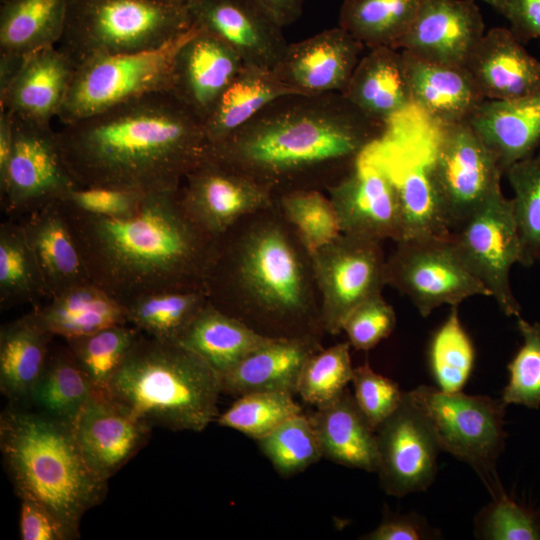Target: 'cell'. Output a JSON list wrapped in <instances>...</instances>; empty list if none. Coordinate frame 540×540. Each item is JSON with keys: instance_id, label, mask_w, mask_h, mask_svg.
<instances>
[{"instance_id": "cell-34", "label": "cell", "mask_w": 540, "mask_h": 540, "mask_svg": "<svg viewBox=\"0 0 540 540\" xmlns=\"http://www.w3.org/2000/svg\"><path fill=\"white\" fill-rule=\"evenodd\" d=\"M270 338L208 300L178 342L200 356L220 377Z\"/></svg>"}, {"instance_id": "cell-22", "label": "cell", "mask_w": 540, "mask_h": 540, "mask_svg": "<svg viewBox=\"0 0 540 540\" xmlns=\"http://www.w3.org/2000/svg\"><path fill=\"white\" fill-rule=\"evenodd\" d=\"M243 65L223 41L195 27L175 56L169 92L204 123Z\"/></svg>"}, {"instance_id": "cell-7", "label": "cell", "mask_w": 540, "mask_h": 540, "mask_svg": "<svg viewBox=\"0 0 540 540\" xmlns=\"http://www.w3.org/2000/svg\"><path fill=\"white\" fill-rule=\"evenodd\" d=\"M191 27L186 6L166 0H68L61 49L77 66L96 55L161 47Z\"/></svg>"}, {"instance_id": "cell-36", "label": "cell", "mask_w": 540, "mask_h": 540, "mask_svg": "<svg viewBox=\"0 0 540 540\" xmlns=\"http://www.w3.org/2000/svg\"><path fill=\"white\" fill-rule=\"evenodd\" d=\"M68 0H2L0 53L27 57L54 46L65 31Z\"/></svg>"}, {"instance_id": "cell-41", "label": "cell", "mask_w": 540, "mask_h": 540, "mask_svg": "<svg viewBox=\"0 0 540 540\" xmlns=\"http://www.w3.org/2000/svg\"><path fill=\"white\" fill-rule=\"evenodd\" d=\"M141 334L134 326L121 324L65 341L93 392L107 395L110 381Z\"/></svg>"}, {"instance_id": "cell-24", "label": "cell", "mask_w": 540, "mask_h": 540, "mask_svg": "<svg viewBox=\"0 0 540 540\" xmlns=\"http://www.w3.org/2000/svg\"><path fill=\"white\" fill-rule=\"evenodd\" d=\"M412 107L437 127L467 122L485 100L465 67L429 62L401 50Z\"/></svg>"}, {"instance_id": "cell-21", "label": "cell", "mask_w": 540, "mask_h": 540, "mask_svg": "<svg viewBox=\"0 0 540 540\" xmlns=\"http://www.w3.org/2000/svg\"><path fill=\"white\" fill-rule=\"evenodd\" d=\"M71 427L86 462L107 481L146 445L152 431L108 395L97 393Z\"/></svg>"}, {"instance_id": "cell-32", "label": "cell", "mask_w": 540, "mask_h": 540, "mask_svg": "<svg viewBox=\"0 0 540 540\" xmlns=\"http://www.w3.org/2000/svg\"><path fill=\"white\" fill-rule=\"evenodd\" d=\"M52 338L34 310L1 326L0 390L9 403L29 405L46 368Z\"/></svg>"}, {"instance_id": "cell-27", "label": "cell", "mask_w": 540, "mask_h": 540, "mask_svg": "<svg viewBox=\"0 0 540 540\" xmlns=\"http://www.w3.org/2000/svg\"><path fill=\"white\" fill-rule=\"evenodd\" d=\"M342 95L384 128L409 111L412 101L401 50L369 49L359 60Z\"/></svg>"}, {"instance_id": "cell-9", "label": "cell", "mask_w": 540, "mask_h": 540, "mask_svg": "<svg viewBox=\"0 0 540 540\" xmlns=\"http://www.w3.org/2000/svg\"><path fill=\"white\" fill-rule=\"evenodd\" d=\"M194 30L192 26L155 49L96 55L79 63L57 117L68 125L132 99L170 91L175 56Z\"/></svg>"}, {"instance_id": "cell-23", "label": "cell", "mask_w": 540, "mask_h": 540, "mask_svg": "<svg viewBox=\"0 0 540 540\" xmlns=\"http://www.w3.org/2000/svg\"><path fill=\"white\" fill-rule=\"evenodd\" d=\"M465 68L484 99L512 100L540 92V60L509 28L484 33Z\"/></svg>"}, {"instance_id": "cell-54", "label": "cell", "mask_w": 540, "mask_h": 540, "mask_svg": "<svg viewBox=\"0 0 540 540\" xmlns=\"http://www.w3.org/2000/svg\"><path fill=\"white\" fill-rule=\"evenodd\" d=\"M440 537L438 529L431 527L423 516L411 512L398 514L385 511L380 524L360 537L364 540H428Z\"/></svg>"}, {"instance_id": "cell-51", "label": "cell", "mask_w": 540, "mask_h": 540, "mask_svg": "<svg viewBox=\"0 0 540 540\" xmlns=\"http://www.w3.org/2000/svg\"><path fill=\"white\" fill-rule=\"evenodd\" d=\"M395 326V311L380 293L357 306L346 318L342 331L351 347L368 351L387 338Z\"/></svg>"}, {"instance_id": "cell-52", "label": "cell", "mask_w": 540, "mask_h": 540, "mask_svg": "<svg viewBox=\"0 0 540 540\" xmlns=\"http://www.w3.org/2000/svg\"><path fill=\"white\" fill-rule=\"evenodd\" d=\"M146 194L105 186H75L58 201L92 216L118 218L135 213Z\"/></svg>"}, {"instance_id": "cell-8", "label": "cell", "mask_w": 540, "mask_h": 540, "mask_svg": "<svg viewBox=\"0 0 540 540\" xmlns=\"http://www.w3.org/2000/svg\"><path fill=\"white\" fill-rule=\"evenodd\" d=\"M406 394L426 419L440 451L470 465L492 497L502 493L496 462L505 446L507 404L502 399L445 392L428 385Z\"/></svg>"}, {"instance_id": "cell-18", "label": "cell", "mask_w": 540, "mask_h": 540, "mask_svg": "<svg viewBox=\"0 0 540 540\" xmlns=\"http://www.w3.org/2000/svg\"><path fill=\"white\" fill-rule=\"evenodd\" d=\"M192 26L228 45L245 65L274 71L288 42L283 27L258 0H191Z\"/></svg>"}, {"instance_id": "cell-49", "label": "cell", "mask_w": 540, "mask_h": 540, "mask_svg": "<svg viewBox=\"0 0 540 540\" xmlns=\"http://www.w3.org/2000/svg\"><path fill=\"white\" fill-rule=\"evenodd\" d=\"M475 535L485 540H540V512L503 491L477 514Z\"/></svg>"}, {"instance_id": "cell-31", "label": "cell", "mask_w": 540, "mask_h": 540, "mask_svg": "<svg viewBox=\"0 0 540 540\" xmlns=\"http://www.w3.org/2000/svg\"><path fill=\"white\" fill-rule=\"evenodd\" d=\"M322 458L366 472L378 471L376 430L359 408L352 393L344 392L308 415Z\"/></svg>"}, {"instance_id": "cell-53", "label": "cell", "mask_w": 540, "mask_h": 540, "mask_svg": "<svg viewBox=\"0 0 540 540\" xmlns=\"http://www.w3.org/2000/svg\"><path fill=\"white\" fill-rule=\"evenodd\" d=\"M19 531L22 540H74L80 533L62 521L45 505L20 498Z\"/></svg>"}, {"instance_id": "cell-1", "label": "cell", "mask_w": 540, "mask_h": 540, "mask_svg": "<svg viewBox=\"0 0 540 540\" xmlns=\"http://www.w3.org/2000/svg\"><path fill=\"white\" fill-rule=\"evenodd\" d=\"M77 186L178 190L208 152L203 122L169 91L150 93L57 132Z\"/></svg>"}, {"instance_id": "cell-44", "label": "cell", "mask_w": 540, "mask_h": 540, "mask_svg": "<svg viewBox=\"0 0 540 540\" xmlns=\"http://www.w3.org/2000/svg\"><path fill=\"white\" fill-rule=\"evenodd\" d=\"M473 343L459 319L457 306L434 333L429 346V364L437 388L462 391L474 366Z\"/></svg>"}, {"instance_id": "cell-15", "label": "cell", "mask_w": 540, "mask_h": 540, "mask_svg": "<svg viewBox=\"0 0 540 540\" xmlns=\"http://www.w3.org/2000/svg\"><path fill=\"white\" fill-rule=\"evenodd\" d=\"M179 196L190 219L214 239L276 202L268 188L208 152L184 177Z\"/></svg>"}, {"instance_id": "cell-43", "label": "cell", "mask_w": 540, "mask_h": 540, "mask_svg": "<svg viewBox=\"0 0 540 540\" xmlns=\"http://www.w3.org/2000/svg\"><path fill=\"white\" fill-rule=\"evenodd\" d=\"M513 190V215L521 245L520 264L540 262V152L511 165L505 173Z\"/></svg>"}, {"instance_id": "cell-57", "label": "cell", "mask_w": 540, "mask_h": 540, "mask_svg": "<svg viewBox=\"0 0 540 540\" xmlns=\"http://www.w3.org/2000/svg\"><path fill=\"white\" fill-rule=\"evenodd\" d=\"M284 28L297 21L305 0H258Z\"/></svg>"}, {"instance_id": "cell-56", "label": "cell", "mask_w": 540, "mask_h": 540, "mask_svg": "<svg viewBox=\"0 0 540 540\" xmlns=\"http://www.w3.org/2000/svg\"><path fill=\"white\" fill-rule=\"evenodd\" d=\"M14 146V117L6 110L0 109V182L6 176Z\"/></svg>"}, {"instance_id": "cell-20", "label": "cell", "mask_w": 540, "mask_h": 540, "mask_svg": "<svg viewBox=\"0 0 540 540\" xmlns=\"http://www.w3.org/2000/svg\"><path fill=\"white\" fill-rule=\"evenodd\" d=\"M484 33L475 0H423L397 49L429 62L465 67Z\"/></svg>"}, {"instance_id": "cell-17", "label": "cell", "mask_w": 540, "mask_h": 540, "mask_svg": "<svg viewBox=\"0 0 540 540\" xmlns=\"http://www.w3.org/2000/svg\"><path fill=\"white\" fill-rule=\"evenodd\" d=\"M378 475L394 497L427 490L437 473L440 451L434 435L406 392L398 408L376 429Z\"/></svg>"}, {"instance_id": "cell-58", "label": "cell", "mask_w": 540, "mask_h": 540, "mask_svg": "<svg viewBox=\"0 0 540 540\" xmlns=\"http://www.w3.org/2000/svg\"><path fill=\"white\" fill-rule=\"evenodd\" d=\"M166 1L177 4V5L185 6L191 0H166Z\"/></svg>"}, {"instance_id": "cell-46", "label": "cell", "mask_w": 540, "mask_h": 540, "mask_svg": "<svg viewBox=\"0 0 540 540\" xmlns=\"http://www.w3.org/2000/svg\"><path fill=\"white\" fill-rule=\"evenodd\" d=\"M302 413L294 395L285 392L260 391L241 395L216 421L258 440L287 419Z\"/></svg>"}, {"instance_id": "cell-16", "label": "cell", "mask_w": 540, "mask_h": 540, "mask_svg": "<svg viewBox=\"0 0 540 540\" xmlns=\"http://www.w3.org/2000/svg\"><path fill=\"white\" fill-rule=\"evenodd\" d=\"M341 232L379 242L402 237L396 184L390 173L364 153L326 189Z\"/></svg>"}, {"instance_id": "cell-25", "label": "cell", "mask_w": 540, "mask_h": 540, "mask_svg": "<svg viewBox=\"0 0 540 540\" xmlns=\"http://www.w3.org/2000/svg\"><path fill=\"white\" fill-rule=\"evenodd\" d=\"M76 65L54 46L36 51L0 93V109L44 125L57 117L71 86Z\"/></svg>"}, {"instance_id": "cell-45", "label": "cell", "mask_w": 540, "mask_h": 540, "mask_svg": "<svg viewBox=\"0 0 540 540\" xmlns=\"http://www.w3.org/2000/svg\"><path fill=\"white\" fill-rule=\"evenodd\" d=\"M261 453L282 477L302 473L322 458L308 415L297 414L257 440Z\"/></svg>"}, {"instance_id": "cell-38", "label": "cell", "mask_w": 540, "mask_h": 540, "mask_svg": "<svg viewBox=\"0 0 540 540\" xmlns=\"http://www.w3.org/2000/svg\"><path fill=\"white\" fill-rule=\"evenodd\" d=\"M422 1L343 0L339 26L368 49H397Z\"/></svg>"}, {"instance_id": "cell-37", "label": "cell", "mask_w": 540, "mask_h": 540, "mask_svg": "<svg viewBox=\"0 0 540 540\" xmlns=\"http://www.w3.org/2000/svg\"><path fill=\"white\" fill-rule=\"evenodd\" d=\"M48 298L43 276L20 220L0 225V307L31 304Z\"/></svg>"}, {"instance_id": "cell-40", "label": "cell", "mask_w": 540, "mask_h": 540, "mask_svg": "<svg viewBox=\"0 0 540 540\" xmlns=\"http://www.w3.org/2000/svg\"><path fill=\"white\" fill-rule=\"evenodd\" d=\"M93 389L67 345L51 348L46 368L29 405L72 425L93 395Z\"/></svg>"}, {"instance_id": "cell-35", "label": "cell", "mask_w": 540, "mask_h": 540, "mask_svg": "<svg viewBox=\"0 0 540 540\" xmlns=\"http://www.w3.org/2000/svg\"><path fill=\"white\" fill-rule=\"evenodd\" d=\"M292 93L273 71L244 64L203 123L208 146L228 139L269 103Z\"/></svg>"}, {"instance_id": "cell-6", "label": "cell", "mask_w": 540, "mask_h": 540, "mask_svg": "<svg viewBox=\"0 0 540 540\" xmlns=\"http://www.w3.org/2000/svg\"><path fill=\"white\" fill-rule=\"evenodd\" d=\"M220 377L178 341L141 334L107 395L150 427L202 432L218 417Z\"/></svg>"}, {"instance_id": "cell-47", "label": "cell", "mask_w": 540, "mask_h": 540, "mask_svg": "<svg viewBox=\"0 0 540 540\" xmlns=\"http://www.w3.org/2000/svg\"><path fill=\"white\" fill-rule=\"evenodd\" d=\"M350 343L321 348L312 354L301 371L297 394L313 406H324L340 396L352 380Z\"/></svg>"}, {"instance_id": "cell-55", "label": "cell", "mask_w": 540, "mask_h": 540, "mask_svg": "<svg viewBox=\"0 0 540 540\" xmlns=\"http://www.w3.org/2000/svg\"><path fill=\"white\" fill-rule=\"evenodd\" d=\"M494 9L522 43L540 38V0H497Z\"/></svg>"}, {"instance_id": "cell-30", "label": "cell", "mask_w": 540, "mask_h": 540, "mask_svg": "<svg viewBox=\"0 0 540 540\" xmlns=\"http://www.w3.org/2000/svg\"><path fill=\"white\" fill-rule=\"evenodd\" d=\"M19 220L38 261L48 298L91 281L57 200Z\"/></svg>"}, {"instance_id": "cell-2", "label": "cell", "mask_w": 540, "mask_h": 540, "mask_svg": "<svg viewBox=\"0 0 540 540\" xmlns=\"http://www.w3.org/2000/svg\"><path fill=\"white\" fill-rule=\"evenodd\" d=\"M384 127L341 93L286 94L208 154L248 175L276 197L326 189L381 136Z\"/></svg>"}, {"instance_id": "cell-26", "label": "cell", "mask_w": 540, "mask_h": 540, "mask_svg": "<svg viewBox=\"0 0 540 540\" xmlns=\"http://www.w3.org/2000/svg\"><path fill=\"white\" fill-rule=\"evenodd\" d=\"M321 348L313 336L270 338L220 376L221 392L236 398L260 391L295 395L304 364Z\"/></svg>"}, {"instance_id": "cell-19", "label": "cell", "mask_w": 540, "mask_h": 540, "mask_svg": "<svg viewBox=\"0 0 540 540\" xmlns=\"http://www.w3.org/2000/svg\"><path fill=\"white\" fill-rule=\"evenodd\" d=\"M364 48L343 28L333 27L289 43L273 72L297 94H342Z\"/></svg>"}, {"instance_id": "cell-42", "label": "cell", "mask_w": 540, "mask_h": 540, "mask_svg": "<svg viewBox=\"0 0 540 540\" xmlns=\"http://www.w3.org/2000/svg\"><path fill=\"white\" fill-rule=\"evenodd\" d=\"M276 203L309 255L342 233L329 197L319 189L288 191L278 195Z\"/></svg>"}, {"instance_id": "cell-59", "label": "cell", "mask_w": 540, "mask_h": 540, "mask_svg": "<svg viewBox=\"0 0 540 540\" xmlns=\"http://www.w3.org/2000/svg\"><path fill=\"white\" fill-rule=\"evenodd\" d=\"M494 8L497 0H481Z\"/></svg>"}, {"instance_id": "cell-11", "label": "cell", "mask_w": 540, "mask_h": 540, "mask_svg": "<svg viewBox=\"0 0 540 540\" xmlns=\"http://www.w3.org/2000/svg\"><path fill=\"white\" fill-rule=\"evenodd\" d=\"M386 259V285L405 296L422 317L443 305L458 306L489 291L457 256L449 237H422L396 242Z\"/></svg>"}, {"instance_id": "cell-29", "label": "cell", "mask_w": 540, "mask_h": 540, "mask_svg": "<svg viewBox=\"0 0 540 540\" xmlns=\"http://www.w3.org/2000/svg\"><path fill=\"white\" fill-rule=\"evenodd\" d=\"M469 125L496 158L503 174L540 144V92L512 100H483Z\"/></svg>"}, {"instance_id": "cell-39", "label": "cell", "mask_w": 540, "mask_h": 540, "mask_svg": "<svg viewBox=\"0 0 540 540\" xmlns=\"http://www.w3.org/2000/svg\"><path fill=\"white\" fill-rule=\"evenodd\" d=\"M207 302L204 289H176L138 296L124 306L128 324L141 333L161 340L178 341Z\"/></svg>"}, {"instance_id": "cell-14", "label": "cell", "mask_w": 540, "mask_h": 540, "mask_svg": "<svg viewBox=\"0 0 540 540\" xmlns=\"http://www.w3.org/2000/svg\"><path fill=\"white\" fill-rule=\"evenodd\" d=\"M13 117V152L0 182L2 209L12 218L59 200L77 186L63 162L57 132L50 125Z\"/></svg>"}, {"instance_id": "cell-4", "label": "cell", "mask_w": 540, "mask_h": 540, "mask_svg": "<svg viewBox=\"0 0 540 540\" xmlns=\"http://www.w3.org/2000/svg\"><path fill=\"white\" fill-rule=\"evenodd\" d=\"M205 291L211 304L264 336L325 333L310 256L276 202L217 239Z\"/></svg>"}, {"instance_id": "cell-28", "label": "cell", "mask_w": 540, "mask_h": 540, "mask_svg": "<svg viewBox=\"0 0 540 540\" xmlns=\"http://www.w3.org/2000/svg\"><path fill=\"white\" fill-rule=\"evenodd\" d=\"M364 154L382 165L396 184L402 217V237L399 241L450 236L429 161H401L380 137Z\"/></svg>"}, {"instance_id": "cell-13", "label": "cell", "mask_w": 540, "mask_h": 540, "mask_svg": "<svg viewBox=\"0 0 540 540\" xmlns=\"http://www.w3.org/2000/svg\"><path fill=\"white\" fill-rule=\"evenodd\" d=\"M309 256L323 329L337 335L348 315L386 286L382 242L341 233Z\"/></svg>"}, {"instance_id": "cell-10", "label": "cell", "mask_w": 540, "mask_h": 540, "mask_svg": "<svg viewBox=\"0 0 540 540\" xmlns=\"http://www.w3.org/2000/svg\"><path fill=\"white\" fill-rule=\"evenodd\" d=\"M435 131L429 167L451 234L501 189L503 171L468 122Z\"/></svg>"}, {"instance_id": "cell-5", "label": "cell", "mask_w": 540, "mask_h": 540, "mask_svg": "<svg viewBox=\"0 0 540 540\" xmlns=\"http://www.w3.org/2000/svg\"><path fill=\"white\" fill-rule=\"evenodd\" d=\"M30 405L8 403L0 416V450L19 498L33 499L79 532L100 505L108 481L86 462L71 425Z\"/></svg>"}, {"instance_id": "cell-33", "label": "cell", "mask_w": 540, "mask_h": 540, "mask_svg": "<svg viewBox=\"0 0 540 540\" xmlns=\"http://www.w3.org/2000/svg\"><path fill=\"white\" fill-rule=\"evenodd\" d=\"M33 310L47 331L65 340L128 324L124 304L91 281L50 297Z\"/></svg>"}, {"instance_id": "cell-12", "label": "cell", "mask_w": 540, "mask_h": 540, "mask_svg": "<svg viewBox=\"0 0 540 540\" xmlns=\"http://www.w3.org/2000/svg\"><path fill=\"white\" fill-rule=\"evenodd\" d=\"M449 238L459 259L500 310L506 316L520 317L521 306L510 283L511 268L521 261L512 200L498 190Z\"/></svg>"}, {"instance_id": "cell-50", "label": "cell", "mask_w": 540, "mask_h": 540, "mask_svg": "<svg viewBox=\"0 0 540 540\" xmlns=\"http://www.w3.org/2000/svg\"><path fill=\"white\" fill-rule=\"evenodd\" d=\"M351 383L355 401L375 430L398 408L405 394L396 382L375 372L367 362L354 368Z\"/></svg>"}, {"instance_id": "cell-3", "label": "cell", "mask_w": 540, "mask_h": 540, "mask_svg": "<svg viewBox=\"0 0 540 540\" xmlns=\"http://www.w3.org/2000/svg\"><path fill=\"white\" fill-rule=\"evenodd\" d=\"M58 203L91 282L121 303L162 290H205L217 239L190 219L179 189L146 194L127 217L87 215Z\"/></svg>"}, {"instance_id": "cell-48", "label": "cell", "mask_w": 540, "mask_h": 540, "mask_svg": "<svg viewBox=\"0 0 540 540\" xmlns=\"http://www.w3.org/2000/svg\"><path fill=\"white\" fill-rule=\"evenodd\" d=\"M517 327L523 343L509 362V379L502 392L507 404L540 408V322H528L521 316Z\"/></svg>"}]
</instances>
